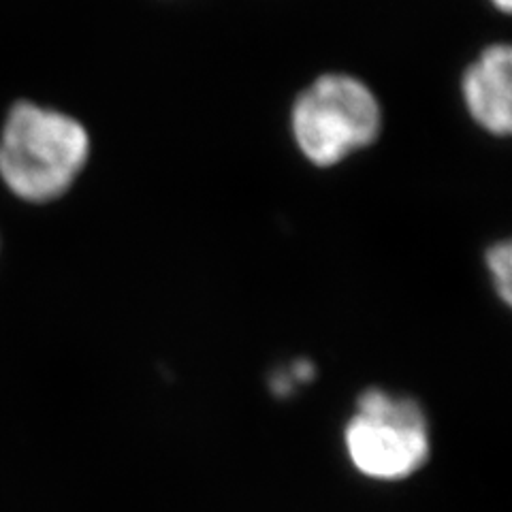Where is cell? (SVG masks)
I'll return each instance as SVG.
<instances>
[{
    "instance_id": "3957f363",
    "label": "cell",
    "mask_w": 512,
    "mask_h": 512,
    "mask_svg": "<svg viewBox=\"0 0 512 512\" xmlns=\"http://www.w3.org/2000/svg\"><path fill=\"white\" fill-rule=\"evenodd\" d=\"M346 448L361 474L380 480L406 478L429 457L425 416L410 399L367 391L346 427Z\"/></svg>"
},
{
    "instance_id": "8992f818",
    "label": "cell",
    "mask_w": 512,
    "mask_h": 512,
    "mask_svg": "<svg viewBox=\"0 0 512 512\" xmlns=\"http://www.w3.org/2000/svg\"><path fill=\"white\" fill-rule=\"evenodd\" d=\"M489 5L502 15H510L512 11V0H489Z\"/></svg>"
},
{
    "instance_id": "277c9868",
    "label": "cell",
    "mask_w": 512,
    "mask_h": 512,
    "mask_svg": "<svg viewBox=\"0 0 512 512\" xmlns=\"http://www.w3.org/2000/svg\"><path fill=\"white\" fill-rule=\"evenodd\" d=\"M466 116L480 133L508 139L512 133V47L493 41L466 64L459 79Z\"/></svg>"
},
{
    "instance_id": "6da1fadb",
    "label": "cell",
    "mask_w": 512,
    "mask_h": 512,
    "mask_svg": "<svg viewBox=\"0 0 512 512\" xmlns=\"http://www.w3.org/2000/svg\"><path fill=\"white\" fill-rule=\"evenodd\" d=\"M86 124L60 109L15 103L0 135V178L15 197L50 203L75 186L90 163Z\"/></svg>"
},
{
    "instance_id": "7a4b0ae2",
    "label": "cell",
    "mask_w": 512,
    "mask_h": 512,
    "mask_svg": "<svg viewBox=\"0 0 512 512\" xmlns=\"http://www.w3.org/2000/svg\"><path fill=\"white\" fill-rule=\"evenodd\" d=\"M384 107L363 77L325 71L303 86L288 109V133L297 154L329 171L374 148L384 131Z\"/></svg>"
},
{
    "instance_id": "5b68a950",
    "label": "cell",
    "mask_w": 512,
    "mask_h": 512,
    "mask_svg": "<svg viewBox=\"0 0 512 512\" xmlns=\"http://www.w3.org/2000/svg\"><path fill=\"white\" fill-rule=\"evenodd\" d=\"M485 263H487V271L493 280L495 291L498 295L510 303V265H512V250H510V242L504 239V242L493 244L487 254H485Z\"/></svg>"
}]
</instances>
